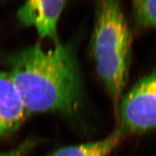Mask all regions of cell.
Listing matches in <instances>:
<instances>
[{"mask_svg": "<svg viewBox=\"0 0 156 156\" xmlns=\"http://www.w3.org/2000/svg\"><path fill=\"white\" fill-rule=\"evenodd\" d=\"M9 73L27 112L76 115L83 108V82L71 46L35 45L14 57Z\"/></svg>", "mask_w": 156, "mask_h": 156, "instance_id": "obj_1", "label": "cell"}, {"mask_svg": "<svg viewBox=\"0 0 156 156\" xmlns=\"http://www.w3.org/2000/svg\"><path fill=\"white\" fill-rule=\"evenodd\" d=\"M131 46V33L119 2H97L91 53L116 114L128 77Z\"/></svg>", "mask_w": 156, "mask_h": 156, "instance_id": "obj_2", "label": "cell"}, {"mask_svg": "<svg viewBox=\"0 0 156 156\" xmlns=\"http://www.w3.org/2000/svg\"><path fill=\"white\" fill-rule=\"evenodd\" d=\"M121 134H140L156 127V71L144 77L121 99L116 112Z\"/></svg>", "mask_w": 156, "mask_h": 156, "instance_id": "obj_3", "label": "cell"}, {"mask_svg": "<svg viewBox=\"0 0 156 156\" xmlns=\"http://www.w3.org/2000/svg\"><path fill=\"white\" fill-rule=\"evenodd\" d=\"M66 6V1L30 0L17 12V17L23 25L34 26L39 36L51 38L58 43L57 25Z\"/></svg>", "mask_w": 156, "mask_h": 156, "instance_id": "obj_4", "label": "cell"}, {"mask_svg": "<svg viewBox=\"0 0 156 156\" xmlns=\"http://www.w3.org/2000/svg\"><path fill=\"white\" fill-rule=\"evenodd\" d=\"M26 114L9 73L0 70V137L18 128Z\"/></svg>", "mask_w": 156, "mask_h": 156, "instance_id": "obj_5", "label": "cell"}, {"mask_svg": "<svg viewBox=\"0 0 156 156\" xmlns=\"http://www.w3.org/2000/svg\"><path fill=\"white\" fill-rule=\"evenodd\" d=\"M124 136L116 129L110 135L101 140L62 147L49 156H108Z\"/></svg>", "mask_w": 156, "mask_h": 156, "instance_id": "obj_6", "label": "cell"}, {"mask_svg": "<svg viewBox=\"0 0 156 156\" xmlns=\"http://www.w3.org/2000/svg\"><path fill=\"white\" fill-rule=\"evenodd\" d=\"M132 12L140 26L156 28V0H137L132 3Z\"/></svg>", "mask_w": 156, "mask_h": 156, "instance_id": "obj_7", "label": "cell"}, {"mask_svg": "<svg viewBox=\"0 0 156 156\" xmlns=\"http://www.w3.org/2000/svg\"><path fill=\"white\" fill-rule=\"evenodd\" d=\"M34 146V142L30 140H27L15 149L7 152L0 153V156H27Z\"/></svg>", "mask_w": 156, "mask_h": 156, "instance_id": "obj_8", "label": "cell"}]
</instances>
